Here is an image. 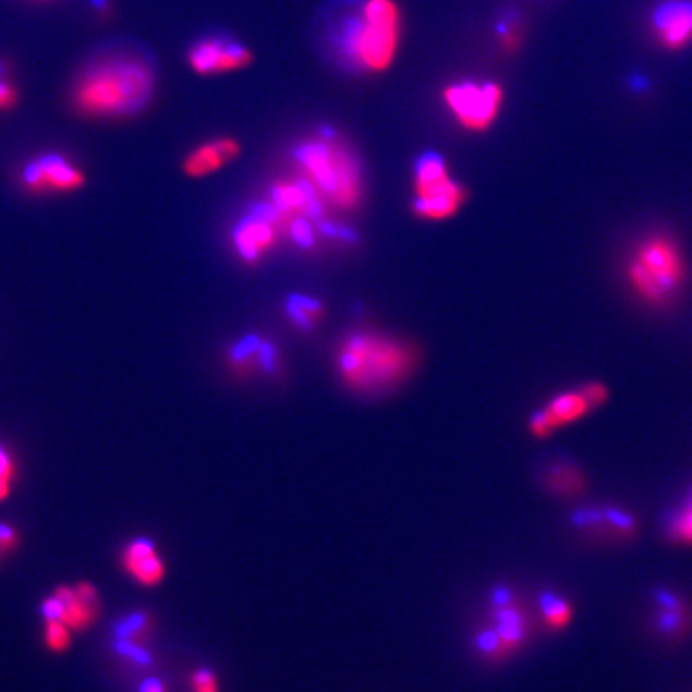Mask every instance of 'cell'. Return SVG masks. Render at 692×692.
<instances>
[{
  "label": "cell",
  "instance_id": "cell-4",
  "mask_svg": "<svg viewBox=\"0 0 692 692\" xmlns=\"http://www.w3.org/2000/svg\"><path fill=\"white\" fill-rule=\"evenodd\" d=\"M291 158L327 206L343 213L363 199V169L350 143L336 129L319 128L293 145Z\"/></svg>",
  "mask_w": 692,
  "mask_h": 692
},
{
  "label": "cell",
  "instance_id": "cell-24",
  "mask_svg": "<svg viewBox=\"0 0 692 692\" xmlns=\"http://www.w3.org/2000/svg\"><path fill=\"white\" fill-rule=\"evenodd\" d=\"M667 535L670 541L692 547V497L687 506L668 520Z\"/></svg>",
  "mask_w": 692,
  "mask_h": 692
},
{
  "label": "cell",
  "instance_id": "cell-1",
  "mask_svg": "<svg viewBox=\"0 0 692 692\" xmlns=\"http://www.w3.org/2000/svg\"><path fill=\"white\" fill-rule=\"evenodd\" d=\"M158 68L142 44L109 43L85 61L71 87V101L82 116L112 119L138 114L155 97Z\"/></svg>",
  "mask_w": 692,
  "mask_h": 692
},
{
  "label": "cell",
  "instance_id": "cell-13",
  "mask_svg": "<svg viewBox=\"0 0 692 692\" xmlns=\"http://www.w3.org/2000/svg\"><path fill=\"white\" fill-rule=\"evenodd\" d=\"M228 363L236 374L271 375L281 367L278 348L260 336H245L228 351Z\"/></svg>",
  "mask_w": 692,
  "mask_h": 692
},
{
  "label": "cell",
  "instance_id": "cell-27",
  "mask_svg": "<svg viewBox=\"0 0 692 692\" xmlns=\"http://www.w3.org/2000/svg\"><path fill=\"white\" fill-rule=\"evenodd\" d=\"M191 687H193L194 692H220L217 677L209 668H199V670L194 671L193 677H191Z\"/></svg>",
  "mask_w": 692,
  "mask_h": 692
},
{
  "label": "cell",
  "instance_id": "cell-19",
  "mask_svg": "<svg viewBox=\"0 0 692 692\" xmlns=\"http://www.w3.org/2000/svg\"><path fill=\"white\" fill-rule=\"evenodd\" d=\"M148 627L149 620L145 614H134L118 630L119 654L135 660L139 666H149L153 663V657L142 646Z\"/></svg>",
  "mask_w": 692,
  "mask_h": 692
},
{
  "label": "cell",
  "instance_id": "cell-25",
  "mask_svg": "<svg viewBox=\"0 0 692 692\" xmlns=\"http://www.w3.org/2000/svg\"><path fill=\"white\" fill-rule=\"evenodd\" d=\"M44 641L53 653H64L71 646V629L61 620H46Z\"/></svg>",
  "mask_w": 692,
  "mask_h": 692
},
{
  "label": "cell",
  "instance_id": "cell-33",
  "mask_svg": "<svg viewBox=\"0 0 692 692\" xmlns=\"http://www.w3.org/2000/svg\"><path fill=\"white\" fill-rule=\"evenodd\" d=\"M0 77H5V64H3V61H0Z\"/></svg>",
  "mask_w": 692,
  "mask_h": 692
},
{
  "label": "cell",
  "instance_id": "cell-12",
  "mask_svg": "<svg viewBox=\"0 0 692 692\" xmlns=\"http://www.w3.org/2000/svg\"><path fill=\"white\" fill-rule=\"evenodd\" d=\"M654 37L668 50H681L692 43V0H666L651 16Z\"/></svg>",
  "mask_w": 692,
  "mask_h": 692
},
{
  "label": "cell",
  "instance_id": "cell-11",
  "mask_svg": "<svg viewBox=\"0 0 692 692\" xmlns=\"http://www.w3.org/2000/svg\"><path fill=\"white\" fill-rule=\"evenodd\" d=\"M592 411L595 409L586 400L582 388L562 391V393L551 398L545 408L535 412L530 421V429L535 438H548L561 426L575 424Z\"/></svg>",
  "mask_w": 692,
  "mask_h": 692
},
{
  "label": "cell",
  "instance_id": "cell-7",
  "mask_svg": "<svg viewBox=\"0 0 692 692\" xmlns=\"http://www.w3.org/2000/svg\"><path fill=\"white\" fill-rule=\"evenodd\" d=\"M442 101L460 128L486 132L499 118L503 88L497 82L460 81L442 90Z\"/></svg>",
  "mask_w": 692,
  "mask_h": 692
},
{
  "label": "cell",
  "instance_id": "cell-5",
  "mask_svg": "<svg viewBox=\"0 0 692 692\" xmlns=\"http://www.w3.org/2000/svg\"><path fill=\"white\" fill-rule=\"evenodd\" d=\"M688 267L680 245L668 234L644 238L627 265L630 288L651 306H666L687 282Z\"/></svg>",
  "mask_w": 692,
  "mask_h": 692
},
{
  "label": "cell",
  "instance_id": "cell-30",
  "mask_svg": "<svg viewBox=\"0 0 692 692\" xmlns=\"http://www.w3.org/2000/svg\"><path fill=\"white\" fill-rule=\"evenodd\" d=\"M19 101L16 88L9 84L3 77H0V109H10L15 107Z\"/></svg>",
  "mask_w": 692,
  "mask_h": 692
},
{
  "label": "cell",
  "instance_id": "cell-9",
  "mask_svg": "<svg viewBox=\"0 0 692 692\" xmlns=\"http://www.w3.org/2000/svg\"><path fill=\"white\" fill-rule=\"evenodd\" d=\"M186 60L197 76L210 77L251 66L254 54L230 34L213 33L191 44Z\"/></svg>",
  "mask_w": 692,
  "mask_h": 692
},
{
  "label": "cell",
  "instance_id": "cell-22",
  "mask_svg": "<svg viewBox=\"0 0 692 692\" xmlns=\"http://www.w3.org/2000/svg\"><path fill=\"white\" fill-rule=\"evenodd\" d=\"M472 641L476 654L483 657L484 660H487V663L499 664L508 657L506 646H503L499 633H497L496 629L490 626L489 620H487L486 623H481L479 627H476Z\"/></svg>",
  "mask_w": 692,
  "mask_h": 692
},
{
  "label": "cell",
  "instance_id": "cell-26",
  "mask_svg": "<svg viewBox=\"0 0 692 692\" xmlns=\"http://www.w3.org/2000/svg\"><path fill=\"white\" fill-rule=\"evenodd\" d=\"M15 462L9 449L0 445V502L9 499L15 479Z\"/></svg>",
  "mask_w": 692,
  "mask_h": 692
},
{
  "label": "cell",
  "instance_id": "cell-8",
  "mask_svg": "<svg viewBox=\"0 0 692 692\" xmlns=\"http://www.w3.org/2000/svg\"><path fill=\"white\" fill-rule=\"evenodd\" d=\"M284 234L281 215L269 201L252 207L234 224L231 242L234 252L244 264L255 265L267 257Z\"/></svg>",
  "mask_w": 692,
  "mask_h": 692
},
{
  "label": "cell",
  "instance_id": "cell-31",
  "mask_svg": "<svg viewBox=\"0 0 692 692\" xmlns=\"http://www.w3.org/2000/svg\"><path fill=\"white\" fill-rule=\"evenodd\" d=\"M139 692H167V688L159 678H148L143 681Z\"/></svg>",
  "mask_w": 692,
  "mask_h": 692
},
{
  "label": "cell",
  "instance_id": "cell-20",
  "mask_svg": "<svg viewBox=\"0 0 692 692\" xmlns=\"http://www.w3.org/2000/svg\"><path fill=\"white\" fill-rule=\"evenodd\" d=\"M544 486L559 497L581 496L586 489V478L578 465L557 462L545 472Z\"/></svg>",
  "mask_w": 692,
  "mask_h": 692
},
{
  "label": "cell",
  "instance_id": "cell-16",
  "mask_svg": "<svg viewBox=\"0 0 692 692\" xmlns=\"http://www.w3.org/2000/svg\"><path fill=\"white\" fill-rule=\"evenodd\" d=\"M122 566L128 574L143 586H156L166 578V564L155 542L146 537L134 538L122 551Z\"/></svg>",
  "mask_w": 692,
  "mask_h": 692
},
{
  "label": "cell",
  "instance_id": "cell-21",
  "mask_svg": "<svg viewBox=\"0 0 692 692\" xmlns=\"http://www.w3.org/2000/svg\"><path fill=\"white\" fill-rule=\"evenodd\" d=\"M286 315L300 330H313L324 319V305L315 296L293 293L286 300Z\"/></svg>",
  "mask_w": 692,
  "mask_h": 692
},
{
  "label": "cell",
  "instance_id": "cell-3",
  "mask_svg": "<svg viewBox=\"0 0 692 692\" xmlns=\"http://www.w3.org/2000/svg\"><path fill=\"white\" fill-rule=\"evenodd\" d=\"M417 354L404 340L375 330L350 333L336 348L333 366L348 390L377 397L414 373Z\"/></svg>",
  "mask_w": 692,
  "mask_h": 692
},
{
  "label": "cell",
  "instance_id": "cell-2",
  "mask_svg": "<svg viewBox=\"0 0 692 692\" xmlns=\"http://www.w3.org/2000/svg\"><path fill=\"white\" fill-rule=\"evenodd\" d=\"M402 15L397 0H333L319 40L333 64L353 74H380L397 60Z\"/></svg>",
  "mask_w": 692,
  "mask_h": 692
},
{
  "label": "cell",
  "instance_id": "cell-32",
  "mask_svg": "<svg viewBox=\"0 0 692 692\" xmlns=\"http://www.w3.org/2000/svg\"><path fill=\"white\" fill-rule=\"evenodd\" d=\"M92 3H94V7H97L100 12H105V10H107V0H92Z\"/></svg>",
  "mask_w": 692,
  "mask_h": 692
},
{
  "label": "cell",
  "instance_id": "cell-23",
  "mask_svg": "<svg viewBox=\"0 0 692 692\" xmlns=\"http://www.w3.org/2000/svg\"><path fill=\"white\" fill-rule=\"evenodd\" d=\"M541 612L545 626L550 630L566 629L574 616V609L569 605L568 599L551 592L542 593Z\"/></svg>",
  "mask_w": 692,
  "mask_h": 692
},
{
  "label": "cell",
  "instance_id": "cell-14",
  "mask_svg": "<svg viewBox=\"0 0 692 692\" xmlns=\"http://www.w3.org/2000/svg\"><path fill=\"white\" fill-rule=\"evenodd\" d=\"M241 143L233 136H218L201 143L187 153L182 162L183 172L190 179L214 175L241 156Z\"/></svg>",
  "mask_w": 692,
  "mask_h": 692
},
{
  "label": "cell",
  "instance_id": "cell-17",
  "mask_svg": "<svg viewBox=\"0 0 692 692\" xmlns=\"http://www.w3.org/2000/svg\"><path fill=\"white\" fill-rule=\"evenodd\" d=\"M61 603V622L71 630H85L98 616V593L95 586L82 582L76 586H60L53 593Z\"/></svg>",
  "mask_w": 692,
  "mask_h": 692
},
{
  "label": "cell",
  "instance_id": "cell-10",
  "mask_svg": "<svg viewBox=\"0 0 692 692\" xmlns=\"http://www.w3.org/2000/svg\"><path fill=\"white\" fill-rule=\"evenodd\" d=\"M22 182L33 193H73L85 183L84 172L60 153H46L26 163Z\"/></svg>",
  "mask_w": 692,
  "mask_h": 692
},
{
  "label": "cell",
  "instance_id": "cell-28",
  "mask_svg": "<svg viewBox=\"0 0 692 692\" xmlns=\"http://www.w3.org/2000/svg\"><path fill=\"white\" fill-rule=\"evenodd\" d=\"M19 541L20 537L15 527L10 526V524L0 523V558L15 550Z\"/></svg>",
  "mask_w": 692,
  "mask_h": 692
},
{
  "label": "cell",
  "instance_id": "cell-29",
  "mask_svg": "<svg viewBox=\"0 0 692 692\" xmlns=\"http://www.w3.org/2000/svg\"><path fill=\"white\" fill-rule=\"evenodd\" d=\"M582 391H584L586 400L590 401L593 409L602 408L609 398L608 390H606L605 385L602 384H586L582 387Z\"/></svg>",
  "mask_w": 692,
  "mask_h": 692
},
{
  "label": "cell",
  "instance_id": "cell-6",
  "mask_svg": "<svg viewBox=\"0 0 692 692\" xmlns=\"http://www.w3.org/2000/svg\"><path fill=\"white\" fill-rule=\"evenodd\" d=\"M412 213L426 221L456 217L465 206L466 190L451 175L438 153H424L415 160L412 175Z\"/></svg>",
  "mask_w": 692,
  "mask_h": 692
},
{
  "label": "cell",
  "instance_id": "cell-15",
  "mask_svg": "<svg viewBox=\"0 0 692 692\" xmlns=\"http://www.w3.org/2000/svg\"><path fill=\"white\" fill-rule=\"evenodd\" d=\"M489 622L499 633L508 657L523 649L530 640L531 616L520 596L508 605L490 606Z\"/></svg>",
  "mask_w": 692,
  "mask_h": 692
},
{
  "label": "cell",
  "instance_id": "cell-18",
  "mask_svg": "<svg viewBox=\"0 0 692 692\" xmlns=\"http://www.w3.org/2000/svg\"><path fill=\"white\" fill-rule=\"evenodd\" d=\"M659 611L654 616V629L666 639L678 640L690 632L692 616L690 606L670 590L656 592Z\"/></svg>",
  "mask_w": 692,
  "mask_h": 692
}]
</instances>
